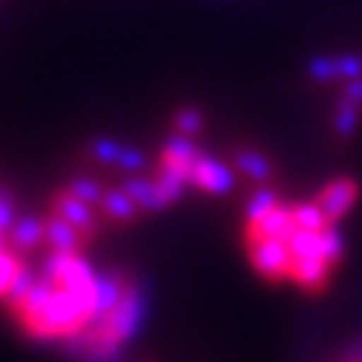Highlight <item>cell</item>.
<instances>
[{
  "label": "cell",
  "instance_id": "cell-19",
  "mask_svg": "<svg viewBox=\"0 0 362 362\" xmlns=\"http://www.w3.org/2000/svg\"><path fill=\"white\" fill-rule=\"evenodd\" d=\"M171 126H174V134L177 137H197L203 132L206 120H203V115L194 106H186V109H180L174 115V123Z\"/></svg>",
  "mask_w": 362,
  "mask_h": 362
},
{
  "label": "cell",
  "instance_id": "cell-1",
  "mask_svg": "<svg viewBox=\"0 0 362 362\" xmlns=\"http://www.w3.org/2000/svg\"><path fill=\"white\" fill-rule=\"evenodd\" d=\"M140 311H143V305H140V291H137L134 286H129L126 294H123V300L117 303V308H115L112 314L95 320L92 331L83 337V342H86V356H88V359H109V356H115L117 348H120L123 342H129L132 334L137 331V325H140Z\"/></svg>",
  "mask_w": 362,
  "mask_h": 362
},
{
  "label": "cell",
  "instance_id": "cell-13",
  "mask_svg": "<svg viewBox=\"0 0 362 362\" xmlns=\"http://www.w3.org/2000/svg\"><path fill=\"white\" fill-rule=\"evenodd\" d=\"M100 211H103L106 220L120 223V226L134 223V220L143 214V209L134 203V197H132L123 186H120V189H106V197H103V203H100Z\"/></svg>",
  "mask_w": 362,
  "mask_h": 362
},
{
  "label": "cell",
  "instance_id": "cell-25",
  "mask_svg": "<svg viewBox=\"0 0 362 362\" xmlns=\"http://www.w3.org/2000/svg\"><path fill=\"white\" fill-rule=\"evenodd\" d=\"M15 226V197L9 189H4V194H0V228H4V234H9Z\"/></svg>",
  "mask_w": 362,
  "mask_h": 362
},
{
  "label": "cell",
  "instance_id": "cell-8",
  "mask_svg": "<svg viewBox=\"0 0 362 362\" xmlns=\"http://www.w3.org/2000/svg\"><path fill=\"white\" fill-rule=\"evenodd\" d=\"M4 245H9L12 251H18L21 257L37 251L40 245H46V223H43V217H32V214L21 217L12 226V231L4 234Z\"/></svg>",
  "mask_w": 362,
  "mask_h": 362
},
{
  "label": "cell",
  "instance_id": "cell-21",
  "mask_svg": "<svg viewBox=\"0 0 362 362\" xmlns=\"http://www.w3.org/2000/svg\"><path fill=\"white\" fill-rule=\"evenodd\" d=\"M26 268V262H23V257L18 254V251H12L9 245H4V271H0V291H9L12 288V283L21 277V271Z\"/></svg>",
  "mask_w": 362,
  "mask_h": 362
},
{
  "label": "cell",
  "instance_id": "cell-23",
  "mask_svg": "<svg viewBox=\"0 0 362 362\" xmlns=\"http://www.w3.org/2000/svg\"><path fill=\"white\" fill-rule=\"evenodd\" d=\"M183 186H186V180H183V177H177V174L160 168V174H157V189H160L165 206H171V203L180 200V194H183Z\"/></svg>",
  "mask_w": 362,
  "mask_h": 362
},
{
  "label": "cell",
  "instance_id": "cell-20",
  "mask_svg": "<svg viewBox=\"0 0 362 362\" xmlns=\"http://www.w3.org/2000/svg\"><path fill=\"white\" fill-rule=\"evenodd\" d=\"M280 206V197L271 189H259L257 194H251L248 206H245V223H257L259 217H265L268 211H274Z\"/></svg>",
  "mask_w": 362,
  "mask_h": 362
},
{
  "label": "cell",
  "instance_id": "cell-5",
  "mask_svg": "<svg viewBox=\"0 0 362 362\" xmlns=\"http://www.w3.org/2000/svg\"><path fill=\"white\" fill-rule=\"evenodd\" d=\"M356 197H359V186H356L354 177H334L328 186H322L317 203H320V209L325 211V217L334 226V223H339L354 209Z\"/></svg>",
  "mask_w": 362,
  "mask_h": 362
},
{
  "label": "cell",
  "instance_id": "cell-6",
  "mask_svg": "<svg viewBox=\"0 0 362 362\" xmlns=\"http://www.w3.org/2000/svg\"><path fill=\"white\" fill-rule=\"evenodd\" d=\"M203 154L189 143V137H171L165 148L160 151V168L171 171L177 177H183L186 183H192V168Z\"/></svg>",
  "mask_w": 362,
  "mask_h": 362
},
{
  "label": "cell",
  "instance_id": "cell-9",
  "mask_svg": "<svg viewBox=\"0 0 362 362\" xmlns=\"http://www.w3.org/2000/svg\"><path fill=\"white\" fill-rule=\"evenodd\" d=\"M43 223H46V248H49V254H80L83 245L88 243L69 220H63L57 214L43 217Z\"/></svg>",
  "mask_w": 362,
  "mask_h": 362
},
{
  "label": "cell",
  "instance_id": "cell-24",
  "mask_svg": "<svg viewBox=\"0 0 362 362\" xmlns=\"http://www.w3.org/2000/svg\"><path fill=\"white\" fill-rule=\"evenodd\" d=\"M322 257H325L331 265H337V262L345 257V243H342V234H339L334 226H328V228L322 231Z\"/></svg>",
  "mask_w": 362,
  "mask_h": 362
},
{
  "label": "cell",
  "instance_id": "cell-15",
  "mask_svg": "<svg viewBox=\"0 0 362 362\" xmlns=\"http://www.w3.org/2000/svg\"><path fill=\"white\" fill-rule=\"evenodd\" d=\"M123 189L134 197V203L143 209V214H146V211H160V209H165L163 194H160V189H157V180H148V177H129L126 183H123Z\"/></svg>",
  "mask_w": 362,
  "mask_h": 362
},
{
  "label": "cell",
  "instance_id": "cell-10",
  "mask_svg": "<svg viewBox=\"0 0 362 362\" xmlns=\"http://www.w3.org/2000/svg\"><path fill=\"white\" fill-rule=\"evenodd\" d=\"M311 80L328 83V80H354L362 74V57L345 54V57H317L308 63Z\"/></svg>",
  "mask_w": 362,
  "mask_h": 362
},
{
  "label": "cell",
  "instance_id": "cell-7",
  "mask_svg": "<svg viewBox=\"0 0 362 362\" xmlns=\"http://www.w3.org/2000/svg\"><path fill=\"white\" fill-rule=\"evenodd\" d=\"M192 183L209 194H226L234 186V171L214 157H200L192 168Z\"/></svg>",
  "mask_w": 362,
  "mask_h": 362
},
{
  "label": "cell",
  "instance_id": "cell-26",
  "mask_svg": "<svg viewBox=\"0 0 362 362\" xmlns=\"http://www.w3.org/2000/svg\"><path fill=\"white\" fill-rule=\"evenodd\" d=\"M342 100H351V103L362 106V77H354V80L345 83V88H342Z\"/></svg>",
  "mask_w": 362,
  "mask_h": 362
},
{
  "label": "cell",
  "instance_id": "cell-22",
  "mask_svg": "<svg viewBox=\"0 0 362 362\" xmlns=\"http://www.w3.org/2000/svg\"><path fill=\"white\" fill-rule=\"evenodd\" d=\"M359 109H362V106H356V103H351V100H342V103H339L337 117H334V129H337L339 137H351V134H354V129H356V123H359Z\"/></svg>",
  "mask_w": 362,
  "mask_h": 362
},
{
  "label": "cell",
  "instance_id": "cell-14",
  "mask_svg": "<svg viewBox=\"0 0 362 362\" xmlns=\"http://www.w3.org/2000/svg\"><path fill=\"white\" fill-rule=\"evenodd\" d=\"M234 165L237 171H243L248 180H254V183H271L277 174L274 163H271L262 151L257 148H234Z\"/></svg>",
  "mask_w": 362,
  "mask_h": 362
},
{
  "label": "cell",
  "instance_id": "cell-2",
  "mask_svg": "<svg viewBox=\"0 0 362 362\" xmlns=\"http://www.w3.org/2000/svg\"><path fill=\"white\" fill-rule=\"evenodd\" d=\"M248 259L254 265V271L259 277L271 280V283H283L291 280V268H294V254L288 243L280 240H259V243H248Z\"/></svg>",
  "mask_w": 362,
  "mask_h": 362
},
{
  "label": "cell",
  "instance_id": "cell-12",
  "mask_svg": "<svg viewBox=\"0 0 362 362\" xmlns=\"http://www.w3.org/2000/svg\"><path fill=\"white\" fill-rule=\"evenodd\" d=\"M88 151H92L98 160H106V163H115L126 171H134V168H143L146 165V154L137 151V148H129V146H120L115 140H92V146H88Z\"/></svg>",
  "mask_w": 362,
  "mask_h": 362
},
{
  "label": "cell",
  "instance_id": "cell-16",
  "mask_svg": "<svg viewBox=\"0 0 362 362\" xmlns=\"http://www.w3.org/2000/svg\"><path fill=\"white\" fill-rule=\"evenodd\" d=\"M291 211H294V223L300 231H317L320 234L331 226V220L325 217L320 203H297V206H291Z\"/></svg>",
  "mask_w": 362,
  "mask_h": 362
},
{
  "label": "cell",
  "instance_id": "cell-17",
  "mask_svg": "<svg viewBox=\"0 0 362 362\" xmlns=\"http://www.w3.org/2000/svg\"><path fill=\"white\" fill-rule=\"evenodd\" d=\"M288 245H291L294 259H325L322 257V231L320 234L317 231H297L288 240Z\"/></svg>",
  "mask_w": 362,
  "mask_h": 362
},
{
  "label": "cell",
  "instance_id": "cell-3",
  "mask_svg": "<svg viewBox=\"0 0 362 362\" xmlns=\"http://www.w3.org/2000/svg\"><path fill=\"white\" fill-rule=\"evenodd\" d=\"M49 206H52V214L69 220L88 243H92L100 231V217L95 214V206L83 203L80 197H74L69 189H57L52 197H49Z\"/></svg>",
  "mask_w": 362,
  "mask_h": 362
},
{
  "label": "cell",
  "instance_id": "cell-11",
  "mask_svg": "<svg viewBox=\"0 0 362 362\" xmlns=\"http://www.w3.org/2000/svg\"><path fill=\"white\" fill-rule=\"evenodd\" d=\"M331 271L334 265L325 262V259H294V268H291V280L308 291V294H320L328 280H331Z\"/></svg>",
  "mask_w": 362,
  "mask_h": 362
},
{
  "label": "cell",
  "instance_id": "cell-4",
  "mask_svg": "<svg viewBox=\"0 0 362 362\" xmlns=\"http://www.w3.org/2000/svg\"><path fill=\"white\" fill-rule=\"evenodd\" d=\"M297 223H294V211L291 206H277L274 211H268L265 217H259L257 223H245V245L248 243H259V240H280L288 243L297 234Z\"/></svg>",
  "mask_w": 362,
  "mask_h": 362
},
{
  "label": "cell",
  "instance_id": "cell-18",
  "mask_svg": "<svg viewBox=\"0 0 362 362\" xmlns=\"http://www.w3.org/2000/svg\"><path fill=\"white\" fill-rule=\"evenodd\" d=\"M66 189L74 197H80L83 203H88V206H100L103 197H106V189L98 183V180H92V177H74V180H69Z\"/></svg>",
  "mask_w": 362,
  "mask_h": 362
}]
</instances>
